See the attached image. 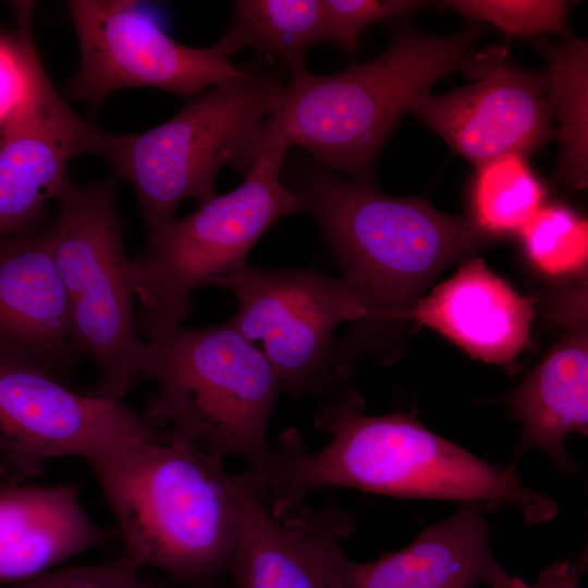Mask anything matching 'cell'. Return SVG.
<instances>
[{
	"label": "cell",
	"mask_w": 588,
	"mask_h": 588,
	"mask_svg": "<svg viewBox=\"0 0 588 588\" xmlns=\"http://www.w3.org/2000/svg\"><path fill=\"white\" fill-rule=\"evenodd\" d=\"M326 41L322 0H237L231 24L213 45L223 56L255 48L279 57L289 71Z\"/></svg>",
	"instance_id": "20"
},
{
	"label": "cell",
	"mask_w": 588,
	"mask_h": 588,
	"mask_svg": "<svg viewBox=\"0 0 588 588\" xmlns=\"http://www.w3.org/2000/svg\"><path fill=\"white\" fill-rule=\"evenodd\" d=\"M286 150L261 155L235 189L216 195L184 218L147 232L144 250L128 259L126 275L147 339L181 326L194 291L219 286L247 267V256L279 219L301 212L280 174Z\"/></svg>",
	"instance_id": "7"
},
{
	"label": "cell",
	"mask_w": 588,
	"mask_h": 588,
	"mask_svg": "<svg viewBox=\"0 0 588 588\" xmlns=\"http://www.w3.org/2000/svg\"><path fill=\"white\" fill-rule=\"evenodd\" d=\"M53 224L0 241V364L63 381L84 354L53 258Z\"/></svg>",
	"instance_id": "15"
},
{
	"label": "cell",
	"mask_w": 588,
	"mask_h": 588,
	"mask_svg": "<svg viewBox=\"0 0 588 588\" xmlns=\"http://www.w3.org/2000/svg\"><path fill=\"white\" fill-rule=\"evenodd\" d=\"M426 4L417 0H322L326 41L355 51L360 34L371 24L408 16Z\"/></svg>",
	"instance_id": "26"
},
{
	"label": "cell",
	"mask_w": 588,
	"mask_h": 588,
	"mask_svg": "<svg viewBox=\"0 0 588 588\" xmlns=\"http://www.w3.org/2000/svg\"><path fill=\"white\" fill-rule=\"evenodd\" d=\"M587 568L585 548L576 558H565L546 567L532 584L509 574L499 562L492 566L485 583L490 588H580Z\"/></svg>",
	"instance_id": "28"
},
{
	"label": "cell",
	"mask_w": 588,
	"mask_h": 588,
	"mask_svg": "<svg viewBox=\"0 0 588 588\" xmlns=\"http://www.w3.org/2000/svg\"><path fill=\"white\" fill-rule=\"evenodd\" d=\"M566 333L502 402L522 425V440L511 463L517 465L529 450L543 451L566 474H576L577 462L565 449L572 433L588 431L587 302L561 307Z\"/></svg>",
	"instance_id": "17"
},
{
	"label": "cell",
	"mask_w": 588,
	"mask_h": 588,
	"mask_svg": "<svg viewBox=\"0 0 588 588\" xmlns=\"http://www.w3.org/2000/svg\"><path fill=\"white\" fill-rule=\"evenodd\" d=\"M473 21L488 22L509 35L569 36V2L560 0H445L439 2Z\"/></svg>",
	"instance_id": "24"
},
{
	"label": "cell",
	"mask_w": 588,
	"mask_h": 588,
	"mask_svg": "<svg viewBox=\"0 0 588 588\" xmlns=\"http://www.w3.org/2000/svg\"><path fill=\"white\" fill-rule=\"evenodd\" d=\"M291 188L366 308L364 322L404 321L442 270L490 240L470 219L443 213L424 198L389 196L372 183L324 170L306 172Z\"/></svg>",
	"instance_id": "4"
},
{
	"label": "cell",
	"mask_w": 588,
	"mask_h": 588,
	"mask_svg": "<svg viewBox=\"0 0 588 588\" xmlns=\"http://www.w3.org/2000/svg\"><path fill=\"white\" fill-rule=\"evenodd\" d=\"M111 539L90 519L75 486L0 483V583L30 579Z\"/></svg>",
	"instance_id": "18"
},
{
	"label": "cell",
	"mask_w": 588,
	"mask_h": 588,
	"mask_svg": "<svg viewBox=\"0 0 588 588\" xmlns=\"http://www.w3.org/2000/svg\"><path fill=\"white\" fill-rule=\"evenodd\" d=\"M471 78L446 94L421 93L408 111L476 169L506 155L525 157L550 139L547 75L509 63L506 49L493 46Z\"/></svg>",
	"instance_id": "12"
},
{
	"label": "cell",
	"mask_w": 588,
	"mask_h": 588,
	"mask_svg": "<svg viewBox=\"0 0 588 588\" xmlns=\"http://www.w3.org/2000/svg\"><path fill=\"white\" fill-rule=\"evenodd\" d=\"M355 520L354 513L335 505L302 503L274 517L247 476L229 566L235 588H345L341 543L354 532Z\"/></svg>",
	"instance_id": "14"
},
{
	"label": "cell",
	"mask_w": 588,
	"mask_h": 588,
	"mask_svg": "<svg viewBox=\"0 0 588 588\" xmlns=\"http://www.w3.org/2000/svg\"><path fill=\"white\" fill-rule=\"evenodd\" d=\"M517 235L525 256L542 274L575 275L587 268V220L565 205H542Z\"/></svg>",
	"instance_id": "23"
},
{
	"label": "cell",
	"mask_w": 588,
	"mask_h": 588,
	"mask_svg": "<svg viewBox=\"0 0 588 588\" xmlns=\"http://www.w3.org/2000/svg\"><path fill=\"white\" fill-rule=\"evenodd\" d=\"M479 26L433 36L400 33L383 53L344 71L319 75L305 65L290 71L275 109L262 121L233 166L243 175L268 150L299 146L323 167L372 183L376 158L412 101L438 81L469 77L481 51Z\"/></svg>",
	"instance_id": "2"
},
{
	"label": "cell",
	"mask_w": 588,
	"mask_h": 588,
	"mask_svg": "<svg viewBox=\"0 0 588 588\" xmlns=\"http://www.w3.org/2000/svg\"><path fill=\"white\" fill-rule=\"evenodd\" d=\"M167 433L121 402L76 393L36 369L0 364V483H21L57 457Z\"/></svg>",
	"instance_id": "11"
},
{
	"label": "cell",
	"mask_w": 588,
	"mask_h": 588,
	"mask_svg": "<svg viewBox=\"0 0 588 588\" xmlns=\"http://www.w3.org/2000/svg\"><path fill=\"white\" fill-rule=\"evenodd\" d=\"M91 127L57 93L37 52L27 100L0 132V241L46 221Z\"/></svg>",
	"instance_id": "13"
},
{
	"label": "cell",
	"mask_w": 588,
	"mask_h": 588,
	"mask_svg": "<svg viewBox=\"0 0 588 588\" xmlns=\"http://www.w3.org/2000/svg\"><path fill=\"white\" fill-rule=\"evenodd\" d=\"M363 411L355 392L334 396L316 416V427L330 434L322 449L308 451L291 428L270 444L261 464L247 471L274 517L327 487L474 503L488 512L512 507L531 525L556 515V502L524 485L516 464L490 465L429 430L414 414L366 416Z\"/></svg>",
	"instance_id": "1"
},
{
	"label": "cell",
	"mask_w": 588,
	"mask_h": 588,
	"mask_svg": "<svg viewBox=\"0 0 588 588\" xmlns=\"http://www.w3.org/2000/svg\"><path fill=\"white\" fill-rule=\"evenodd\" d=\"M12 8L16 34H0V132L27 100L37 53L32 28L34 2L14 1Z\"/></svg>",
	"instance_id": "25"
},
{
	"label": "cell",
	"mask_w": 588,
	"mask_h": 588,
	"mask_svg": "<svg viewBox=\"0 0 588 588\" xmlns=\"http://www.w3.org/2000/svg\"><path fill=\"white\" fill-rule=\"evenodd\" d=\"M488 511L463 503L408 546L371 562L344 563L345 588H474L498 562L490 546Z\"/></svg>",
	"instance_id": "19"
},
{
	"label": "cell",
	"mask_w": 588,
	"mask_h": 588,
	"mask_svg": "<svg viewBox=\"0 0 588 588\" xmlns=\"http://www.w3.org/2000/svg\"><path fill=\"white\" fill-rule=\"evenodd\" d=\"M282 91V85L245 72L193 97L148 131L113 134L94 125L86 154L105 159L133 187L149 232L173 219L183 200L201 205L218 195V173L236 162Z\"/></svg>",
	"instance_id": "6"
},
{
	"label": "cell",
	"mask_w": 588,
	"mask_h": 588,
	"mask_svg": "<svg viewBox=\"0 0 588 588\" xmlns=\"http://www.w3.org/2000/svg\"><path fill=\"white\" fill-rule=\"evenodd\" d=\"M548 63V100L559 122V175L571 187L588 181V42L568 37L562 44H538Z\"/></svg>",
	"instance_id": "21"
},
{
	"label": "cell",
	"mask_w": 588,
	"mask_h": 588,
	"mask_svg": "<svg viewBox=\"0 0 588 588\" xmlns=\"http://www.w3.org/2000/svg\"><path fill=\"white\" fill-rule=\"evenodd\" d=\"M140 378L157 391L144 416L172 439L258 467L280 379L260 348L228 322L146 340Z\"/></svg>",
	"instance_id": "5"
},
{
	"label": "cell",
	"mask_w": 588,
	"mask_h": 588,
	"mask_svg": "<svg viewBox=\"0 0 588 588\" xmlns=\"http://www.w3.org/2000/svg\"><path fill=\"white\" fill-rule=\"evenodd\" d=\"M121 555L114 562L51 569L13 588H155Z\"/></svg>",
	"instance_id": "27"
},
{
	"label": "cell",
	"mask_w": 588,
	"mask_h": 588,
	"mask_svg": "<svg viewBox=\"0 0 588 588\" xmlns=\"http://www.w3.org/2000/svg\"><path fill=\"white\" fill-rule=\"evenodd\" d=\"M120 180L86 186L69 179L56 201L52 252L74 338L98 377L86 392L121 402L138 378L146 347L138 333L126 267L124 229L115 206Z\"/></svg>",
	"instance_id": "8"
},
{
	"label": "cell",
	"mask_w": 588,
	"mask_h": 588,
	"mask_svg": "<svg viewBox=\"0 0 588 588\" xmlns=\"http://www.w3.org/2000/svg\"><path fill=\"white\" fill-rule=\"evenodd\" d=\"M123 540L122 556L181 581L229 569L240 531L246 473L168 436L136 439L85 458Z\"/></svg>",
	"instance_id": "3"
},
{
	"label": "cell",
	"mask_w": 588,
	"mask_h": 588,
	"mask_svg": "<svg viewBox=\"0 0 588 588\" xmlns=\"http://www.w3.org/2000/svg\"><path fill=\"white\" fill-rule=\"evenodd\" d=\"M534 316L532 297L517 293L483 258L470 256L422 295L405 320L436 330L477 359L513 371Z\"/></svg>",
	"instance_id": "16"
},
{
	"label": "cell",
	"mask_w": 588,
	"mask_h": 588,
	"mask_svg": "<svg viewBox=\"0 0 588 588\" xmlns=\"http://www.w3.org/2000/svg\"><path fill=\"white\" fill-rule=\"evenodd\" d=\"M79 45L71 98L97 110L114 91L157 88L182 98L242 76L215 46L197 48L168 36L131 0L65 2Z\"/></svg>",
	"instance_id": "10"
},
{
	"label": "cell",
	"mask_w": 588,
	"mask_h": 588,
	"mask_svg": "<svg viewBox=\"0 0 588 588\" xmlns=\"http://www.w3.org/2000/svg\"><path fill=\"white\" fill-rule=\"evenodd\" d=\"M546 189L522 155H506L477 168L470 191V221L488 238L518 232L542 206Z\"/></svg>",
	"instance_id": "22"
},
{
	"label": "cell",
	"mask_w": 588,
	"mask_h": 588,
	"mask_svg": "<svg viewBox=\"0 0 588 588\" xmlns=\"http://www.w3.org/2000/svg\"><path fill=\"white\" fill-rule=\"evenodd\" d=\"M219 287L233 292L237 310L228 322L261 352L292 397L338 391L342 370L333 330L364 322L367 311L341 278L314 270L249 268Z\"/></svg>",
	"instance_id": "9"
}]
</instances>
